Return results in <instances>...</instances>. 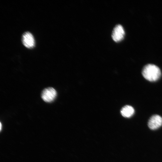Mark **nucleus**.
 Segmentation results:
<instances>
[{
	"mask_svg": "<svg viewBox=\"0 0 162 162\" xmlns=\"http://www.w3.org/2000/svg\"><path fill=\"white\" fill-rule=\"evenodd\" d=\"M134 112V110L130 105H126L121 109V113L122 115L126 118H130L132 116Z\"/></svg>",
	"mask_w": 162,
	"mask_h": 162,
	"instance_id": "423d86ee",
	"label": "nucleus"
},
{
	"mask_svg": "<svg viewBox=\"0 0 162 162\" xmlns=\"http://www.w3.org/2000/svg\"><path fill=\"white\" fill-rule=\"evenodd\" d=\"M57 95L56 90L52 87L44 89L42 92L41 96L43 100L46 102H51L53 101Z\"/></svg>",
	"mask_w": 162,
	"mask_h": 162,
	"instance_id": "f03ea898",
	"label": "nucleus"
},
{
	"mask_svg": "<svg viewBox=\"0 0 162 162\" xmlns=\"http://www.w3.org/2000/svg\"><path fill=\"white\" fill-rule=\"evenodd\" d=\"M1 128H2V124L1 123H0V130H2Z\"/></svg>",
	"mask_w": 162,
	"mask_h": 162,
	"instance_id": "0eeeda50",
	"label": "nucleus"
},
{
	"mask_svg": "<svg viewBox=\"0 0 162 162\" xmlns=\"http://www.w3.org/2000/svg\"><path fill=\"white\" fill-rule=\"evenodd\" d=\"M124 34L125 32L123 26L120 24H118L114 28L112 37L115 41L118 42L123 39Z\"/></svg>",
	"mask_w": 162,
	"mask_h": 162,
	"instance_id": "7ed1b4c3",
	"label": "nucleus"
},
{
	"mask_svg": "<svg viewBox=\"0 0 162 162\" xmlns=\"http://www.w3.org/2000/svg\"><path fill=\"white\" fill-rule=\"evenodd\" d=\"M142 73L146 79L151 82L157 81L161 75V71L159 68L151 64L145 65L142 69Z\"/></svg>",
	"mask_w": 162,
	"mask_h": 162,
	"instance_id": "f257e3e1",
	"label": "nucleus"
},
{
	"mask_svg": "<svg viewBox=\"0 0 162 162\" xmlns=\"http://www.w3.org/2000/svg\"><path fill=\"white\" fill-rule=\"evenodd\" d=\"M148 125L150 129L154 130L162 125V117L158 115H154L149 119Z\"/></svg>",
	"mask_w": 162,
	"mask_h": 162,
	"instance_id": "20e7f679",
	"label": "nucleus"
},
{
	"mask_svg": "<svg viewBox=\"0 0 162 162\" xmlns=\"http://www.w3.org/2000/svg\"><path fill=\"white\" fill-rule=\"evenodd\" d=\"M22 40L23 45L27 48H32L34 46V38L32 34L29 32H26L23 34Z\"/></svg>",
	"mask_w": 162,
	"mask_h": 162,
	"instance_id": "39448f33",
	"label": "nucleus"
}]
</instances>
